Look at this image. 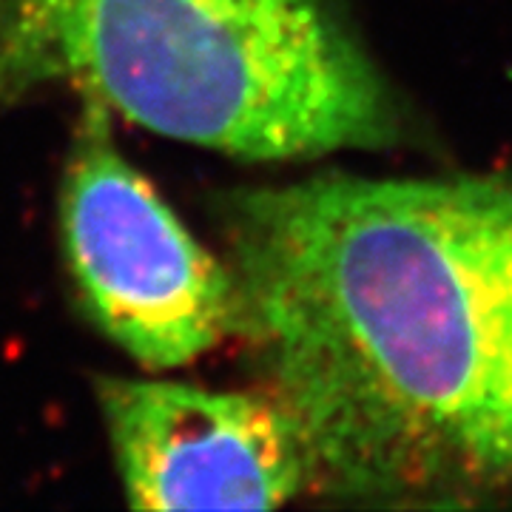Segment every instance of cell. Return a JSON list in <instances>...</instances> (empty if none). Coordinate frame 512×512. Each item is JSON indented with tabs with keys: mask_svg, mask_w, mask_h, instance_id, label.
<instances>
[{
	"mask_svg": "<svg viewBox=\"0 0 512 512\" xmlns=\"http://www.w3.org/2000/svg\"><path fill=\"white\" fill-rule=\"evenodd\" d=\"M222 231L316 493H512V177L319 174L231 194Z\"/></svg>",
	"mask_w": 512,
	"mask_h": 512,
	"instance_id": "1",
	"label": "cell"
},
{
	"mask_svg": "<svg viewBox=\"0 0 512 512\" xmlns=\"http://www.w3.org/2000/svg\"><path fill=\"white\" fill-rule=\"evenodd\" d=\"M40 80L239 160L402 140L396 97L330 0H0V92Z\"/></svg>",
	"mask_w": 512,
	"mask_h": 512,
	"instance_id": "2",
	"label": "cell"
},
{
	"mask_svg": "<svg viewBox=\"0 0 512 512\" xmlns=\"http://www.w3.org/2000/svg\"><path fill=\"white\" fill-rule=\"evenodd\" d=\"M60 225L94 325L148 370H171L237 333L228 262L202 248L86 103L72 137Z\"/></svg>",
	"mask_w": 512,
	"mask_h": 512,
	"instance_id": "3",
	"label": "cell"
},
{
	"mask_svg": "<svg viewBox=\"0 0 512 512\" xmlns=\"http://www.w3.org/2000/svg\"><path fill=\"white\" fill-rule=\"evenodd\" d=\"M94 390L137 510H274L313 490L305 447L268 393L117 376Z\"/></svg>",
	"mask_w": 512,
	"mask_h": 512,
	"instance_id": "4",
	"label": "cell"
}]
</instances>
